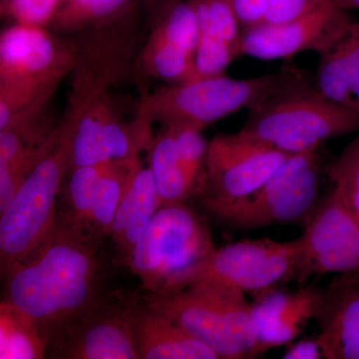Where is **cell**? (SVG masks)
<instances>
[{
	"label": "cell",
	"instance_id": "1",
	"mask_svg": "<svg viewBox=\"0 0 359 359\" xmlns=\"http://www.w3.org/2000/svg\"><path fill=\"white\" fill-rule=\"evenodd\" d=\"M96 237L61 219L39 250L11 269L6 299L32 318L49 344L102 294Z\"/></svg>",
	"mask_w": 359,
	"mask_h": 359
},
{
	"label": "cell",
	"instance_id": "2",
	"mask_svg": "<svg viewBox=\"0 0 359 359\" xmlns=\"http://www.w3.org/2000/svg\"><path fill=\"white\" fill-rule=\"evenodd\" d=\"M141 301L178 323L219 359L255 358L257 334L252 306L241 290L195 283L172 292H146Z\"/></svg>",
	"mask_w": 359,
	"mask_h": 359
},
{
	"label": "cell",
	"instance_id": "3",
	"mask_svg": "<svg viewBox=\"0 0 359 359\" xmlns=\"http://www.w3.org/2000/svg\"><path fill=\"white\" fill-rule=\"evenodd\" d=\"M249 111L238 133L287 154L318 150L325 141L359 131L358 113L330 102L306 78Z\"/></svg>",
	"mask_w": 359,
	"mask_h": 359
},
{
	"label": "cell",
	"instance_id": "4",
	"mask_svg": "<svg viewBox=\"0 0 359 359\" xmlns=\"http://www.w3.org/2000/svg\"><path fill=\"white\" fill-rule=\"evenodd\" d=\"M207 219L186 202L160 205L126 266L146 292H166L179 276L216 249Z\"/></svg>",
	"mask_w": 359,
	"mask_h": 359
},
{
	"label": "cell",
	"instance_id": "5",
	"mask_svg": "<svg viewBox=\"0 0 359 359\" xmlns=\"http://www.w3.org/2000/svg\"><path fill=\"white\" fill-rule=\"evenodd\" d=\"M302 254L299 237L289 242L269 238L243 240L216 248L203 261L187 269L168 292L195 283H215L257 297L283 283L295 282Z\"/></svg>",
	"mask_w": 359,
	"mask_h": 359
},
{
	"label": "cell",
	"instance_id": "6",
	"mask_svg": "<svg viewBox=\"0 0 359 359\" xmlns=\"http://www.w3.org/2000/svg\"><path fill=\"white\" fill-rule=\"evenodd\" d=\"M318 151L290 155L256 192L226 208L216 218L242 230L306 224L320 204Z\"/></svg>",
	"mask_w": 359,
	"mask_h": 359
},
{
	"label": "cell",
	"instance_id": "7",
	"mask_svg": "<svg viewBox=\"0 0 359 359\" xmlns=\"http://www.w3.org/2000/svg\"><path fill=\"white\" fill-rule=\"evenodd\" d=\"M65 156L62 152L44 156L0 216V285L53 231Z\"/></svg>",
	"mask_w": 359,
	"mask_h": 359
},
{
	"label": "cell",
	"instance_id": "8",
	"mask_svg": "<svg viewBox=\"0 0 359 359\" xmlns=\"http://www.w3.org/2000/svg\"><path fill=\"white\" fill-rule=\"evenodd\" d=\"M304 78V71L287 65L278 72L245 79L224 74L194 80L165 96L162 110L174 127L201 130L240 111L252 109Z\"/></svg>",
	"mask_w": 359,
	"mask_h": 359
},
{
	"label": "cell",
	"instance_id": "9",
	"mask_svg": "<svg viewBox=\"0 0 359 359\" xmlns=\"http://www.w3.org/2000/svg\"><path fill=\"white\" fill-rule=\"evenodd\" d=\"M290 155L238 132L215 137L208 147L201 203L218 216L256 192Z\"/></svg>",
	"mask_w": 359,
	"mask_h": 359
},
{
	"label": "cell",
	"instance_id": "10",
	"mask_svg": "<svg viewBox=\"0 0 359 359\" xmlns=\"http://www.w3.org/2000/svg\"><path fill=\"white\" fill-rule=\"evenodd\" d=\"M297 282L314 276L359 273V219L332 189L304 224Z\"/></svg>",
	"mask_w": 359,
	"mask_h": 359
},
{
	"label": "cell",
	"instance_id": "11",
	"mask_svg": "<svg viewBox=\"0 0 359 359\" xmlns=\"http://www.w3.org/2000/svg\"><path fill=\"white\" fill-rule=\"evenodd\" d=\"M351 20L334 0L280 25L242 30L238 55L263 61L290 60L304 52L320 55L346 34Z\"/></svg>",
	"mask_w": 359,
	"mask_h": 359
},
{
	"label": "cell",
	"instance_id": "12",
	"mask_svg": "<svg viewBox=\"0 0 359 359\" xmlns=\"http://www.w3.org/2000/svg\"><path fill=\"white\" fill-rule=\"evenodd\" d=\"M134 301L102 295L49 344L47 355L68 359H139Z\"/></svg>",
	"mask_w": 359,
	"mask_h": 359
},
{
	"label": "cell",
	"instance_id": "13",
	"mask_svg": "<svg viewBox=\"0 0 359 359\" xmlns=\"http://www.w3.org/2000/svg\"><path fill=\"white\" fill-rule=\"evenodd\" d=\"M321 297L323 289L316 285L294 292L276 289L255 297L250 304L257 334L255 358L294 342L316 318Z\"/></svg>",
	"mask_w": 359,
	"mask_h": 359
},
{
	"label": "cell",
	"instance_id": "14",
	"mask_svg": "<svg viewBox=\"0 0 359 359\" xmlns=\"http://www.w3.org/2000/svg\"><path fill=\"white\" fill-rule=\"evenodd\" d=\"M314 320L323 359H359V273L335 275Z\"/></svg>",
	"mask_w": 359,
	"mask_h": 359
},
{
	"label": "cell",
	"instance_id": "15",
	"mask_svg": "<svg viewBox=\"0 0 359 359\" xmlns=\"http://www.w3.org/2000/svg\"><path fill=\"white\" fill-rule=\"evenodd\" d=\"M132 325L139 359H219L210 347L141 299L134 302Z\"/></svg>",
	"mask_w": 359,
	"mask_h": 359
},
{
	"label": "cell",
	"instance_id": "16",
	"mask_svg": "<svg viewBox=\"0 0 359 359\" xmlns=\"http://www.w3.org/2000/svg\"><path fill=\"white\" fill-rule=\"evenodd\" d=\"M160 205L150 169H134L116 212L109 235L125 264Z\"/></svg>",
	"mask_w": 359,
	"mask_h": 359
},
{
	"label": "cell",
	"instance_id": "17",
	"mask_svg": "<svg viewBox=\"0 0 359 359\" xmlns=\"http://www.w3.org/2000/svg\"><path fill=\"white\" fill-rule=\"evenodd\" d=\"M43 157L35 135L20 123L14 121L0 133V216Z\"/></svg>",
	"mask_w": 359,
	"mask_h": 359
},
{
	"label": "cell",
	"instance_id": "18",
	"mask_svg": "<svg viewBox=\"0 0 359 359\" xmlns=\"http://www.w3.org/2000/svg\"><path fill=\"white\" fill-rule=\"evenodd\" d=\"M131 151V141L121 127L86 118L73 139L71 158L75 168L95 166L128 159Z\"/></svg>",
	"mask_w": 359,
	"mask_h": 359
},
{
	"label": "cell",
	"instance_id": "19",
	"mask_svg": "<svg viewBox=\"0 0 359 359\" xmlns=\"http://www.w3.org/2000/svg\"><path fill=\"white\" fill-rule=\"evenodd\" d=\"M320 61L325 81L359 115V21H351L344 36L323 52Z\"/></svg>",
	"mask_w": 359,
	"mask_h": 359
},
{
	"label": "cell",
	"instance_id": "20",
	"mask_svg": "<svg viewBox=\"0 0 359 359\" xmlns=\"http://www.w3.org/2000/svg\"><path fill=\"white\" fill-rule=\"evenodd\" d=\"M149 169L161 205L186 202L194 195H197L180 158L173 130H170L156 141L151 153Z\"/></svg>",
	"mask_w": 359,
	"mask_h": 359
},
{
	"label": "cell",
	"instance_id": "21",
	"mask_svg": "<svg viewBox=\"0 0 359 359\" xmlns=\"http://www.w3.org/2000/svg\"><path fill=\"white\" fill-rule=\"evenodd\" d=\"M47 344L39 328L13 302L0 301V359H41Z\"/></svg>",
	"mask_w": 359,
	"mask_h": 359
},
{
	"label": "cell",
	"instance_id": "22",
	"mask_svg": "<svg viewBox=\"0 0 359 359\" xmlns=\"http://www.w3.org/2000/svg\"><path fill=\"white\" fill-rule=\"evenodd\" d=\"M53 58L50 41L37 30L14 27L0 36V63L18 72H35Z\"/></svg>",
	"mask_w": 359,
	"mask_h": 359
},
{
	"label": "cell",
	"instance_id": "23",
	"mask_svg": "<svg viewBox=\"0 0 359 359\" xmlns=\"http://www.w3.org/2000/svg\"><path fill=\"white\" fill-rule=\"evenodd\" d=\"M327 0H231L242 30L280 25L313 11Z\"/></svg>",
	"mask_w": 359,
	"mask_h": 359
},
{
	"label": "cell",
	"instance_id": "24",
	"mask_svg": "<svg viewBox=\"0 0 359 359\" xmlns=\"http://www.w3.org/2000/svg\"><path fill=\"white\" fill-rule=\"evenodd\" d=\"M116 163H109L106 167L92 203L89 231L96 238L110 235L113 219L133 171L124 173Z\"/></svg>",
	"mask_w": 359,
	"mask_h": 359
},
{
	"label": "cell",
	"instance_id": "25",
	"mask_svg": "<svg viewBox=\"0 0 359 359\" xmlns=\"http://www.w3.org/2000/svg\"><path fill=\"white\" fill-rule=\"evenodd\" d=\"M108 164L75 168L68 185V214L65 221L90 235L92 203L97 185Z\"/></svg>",
	"mask_w": 359,
	"mask_h": 359
},
{
	"label": "cell",
	"instance_id": "26",
	"mask_svg": "<svg viewBox=\"0 0 359 359\" xmlns=\"http://www.w3.org/2000/svg\"><path fill=\"white\" fill-rule=\"evenodd\" d=\"M200 35L238 45L242 28L231 0H192Z\"/></svg>",
	"mask_w": 359,
	"mask_h": 359
},
{
	"label": "cell",
	"instance_id": "27",
	"mask_svg": "<svg viewBox=\"0 0 359 359\" xmlns=\"http://www.w3.org/2000/svg\"><path fill=\"white\" fill-rule=\"evenodd\" d=\"M327 174L340 197L359 219V131L353 141L327 166Z\"/></svg>",
	"mask_w": 359,
	"mask_h": 359
},
{
	"label": "cell",
	"instance_id": "28",
	"mask_svg": "<svg viewBox=\"0 0 359 359\" xmlns=\"http://www.w3.org/2000/svg\"><path fill=\"white\" fill-rule=\"evenodd\" d=\"M193 55L192 81L221 76L233 59L238 57V45L200 35Z\"/></svg>",
	"mask_w": 359,
	"mask_h": 359
},
{
	"label": "cell",
	"instance_id": "29",
	"mask_svg": "<svg viewBox=\"0 0 359 359\" xmlns=\"http://www.w3.org/2000/svg\"><path fill=\"white\" fill-rule=\"evenodd\" d=\"M199 36L192 2H174L165 18L160 39L193 55Z\"/></svg>",
	"mask_w": 359,
	"mask_h": 359
},
{
	"label": "cell",
	"instance_id": "30",
	"mask_svg": "<svg viewBox=\"0 0 359 359\" xmlns=\"http://www.w3.org/2000/svg\"><path fill=\"white\" fill-rule=\"evenodd\" d=\"M177 150L191 183L199 195L204 181L209 143L201 130L193 127H173Z\"/></svg>",
	"mask_w": 359,
	"mask_h": 359
},
{
	"label": "cell",
	"instance_id": "31",
	"mask_svg": "<svg viewBox=\"0 0 359 359\" xmlns=\"http://www.w3.org/2000/svg\"><path fill=\"white\" fill-rule=\"evenodd\" d=\"M193 55L160 39L153 55V67L164 79L190 76L193 80Z\"/></svg>",
	"mask_w": 359,
	"mask_h": 359
},
{
	"label": "cell",
	"instance_id": "32",
	"mask_svg": "<svg viewBox=\"0 0 359 359\" xmlns=\"http://www.w3.org/2000/svg\"><path fill=\"white\" fill-rule=\"evenodd\" d=\"M59 0H9L11 13L20 20L28 23L41 22L46 20Z\"/></svg>",
	"mask_w": 359,
	"mask_h": 359
},
{
	"label": "cell",
	"instance_id": "33",
	"mask_svg": "<svg viewBox=\"0 0 359 359\" xmlns=\"http://www.w3.org/2000/svg\"><path fill=\"white\" fill-rule=\"evenodd\" d=\"M25 91L18 85H11L0 91V133L14 122L16 106L23 100Z\"/></svg>",
	"mask_w": 359,
	"mask_h": 359
},
{
	"label": "cell",
	"instance_id": "34",
	"mask_svg": "<svg viewBox=\"0 0 359 359\" xmlns=\"http://www.w3.org/2000/svg\"><path fill=\"white\" fill-rule=\"evenodd\" d=\"M283 359H323V351L318 339H304L287 347Z\"/></svg>",
	"mask_w": 359,
	"mask_h": 359
},
{
	"label": "cell",
	"instance_id": "35",
	"mask_svg": "<svg viewBox=\"0 0 359 359\" xmlns=\"http://www.w3.org/2000/svg\"><path fill=\"white\" fill-rule=\"evenodd\" d=\"M127 0H75L78 8L94 16L108 15L126 2Z\"/></svg>",
	"mask_w": 359,
	"mask_h": 359
},
{
	"label": "cell",
	"instance_id": "36",
	"mask_svg": "<svg viewBox=\"0 0 359 359\" xmlns=\"http://www.w3.org/2000/svg\"><path fill=\"white\" fill-rule=\"evenodd\" d=\"M334 1L344 11H359V0H334Z\"/></svg>",
	"mask_w": 359,
	"mask_h": 359
}]
</instances>
